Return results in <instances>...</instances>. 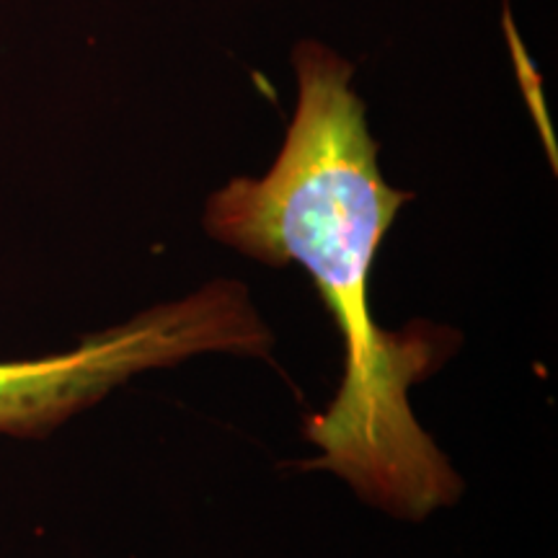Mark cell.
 Instances as JSON below:
<instances>
[{"instance_id": "cell-1", "label": "cell", "mask_w": 558, "mask_h": 558, "mask_svg": "<svg viewBox=\"0 0 558 558\" xmlns=\"http://www.w3.org/2000/svg\"><path fill=\"white\" fill-rule=\"evenodd\" d=\"M298 107L282 150L259 179H233L209 197L205 228L248 259L300 264L344 341L329 409L305 424L318 456L367 505L422 522L456 505L463 478L424 432L409 393L445 360V331H386L369 308V271L411 199L383 179L352 62L320 41H298Z\"/></svg>"}, {"instance_id": "cell-2", "label": "cell", "mask_w": 558, "mask_h": 558, "mask_svg": "<svg viewBox=\"0 0 558 558\" xmlns=\"http://www.w3.org/2000/svg\"><path fill=\"white\" fill-rule=\"evenodd\" d=\"M275 337L233 279L153 305L78 347L37 360L0 362V435L47 437L145 369L202 354L269 357Z\"/></svg>"}]
</instances>
